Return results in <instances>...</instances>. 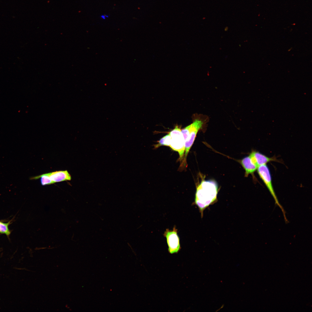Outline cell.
<instances>
[{
    "label": "cell",
    "mask_w": 312,
    "mask_h": 312,
    "mask_svg": "<svg viewBox=\"0 0 312 312\" xmlns=\"http://www.w3.org/2000/svg\"><path fill=\"white\" fill-rule=\"evenodd\" d=\"M218 187L213 181H203L196 188L194 204L198 207L202 217L204 210L217 201Z\"/></svg>",
    "instance_id": "6da1fadb"
},
{
    "label": "cell",
    "mask_w": 312,
    "mask_h": 312,
    "mask_svg": "<svg viewBox=\"0 0 312 312\" xmlns=\"http://www.w3.org/2000/svg\"><path fill=\"white\" fill-rule=\"evenodd\" d=\"M203 122L199 119H196L190 125L186 127L181 131L185 141V161L189 151L193 144L197 133L201 128Z\"/></svg>",
    "instance_id": "7a4b0ae2"
},
{
    "label": "cell",
    "mask_w": 312,
    "mask_h": 312,
    "mask_svg": "<svg viewBox=\"0 0 312 312\" xmlns=\"http://www.w3.org/2000/svg\"><path fill=\"white\" fill-rule=\"evenodd\" d=\"M257 170L260 178L264 183L273 197L275 204L281 209L284 215L285 220L287 222V220L286 218L284 210L279 203L274 190L272 182L271 176L268 167L266 164L261 165L258 167Z\"/></svg>",
    "instance_id": "3957f363"
},
{
    "label": "cell",
    "mask_w": 312,
    "mask_h": 312,
    "mask_svg": "<svg viewBox=\"0 0 312 312\" xmlns=\"http://www.w3.org/2000/svg\"><path fill=\"white\" fill-rule=\"evenodd\" d=\"M168 133L171 137L169 146L172 150L178 153L181 160L183 157L185 152V141L180 127L176 125Z\"/></svg>",
    "instance_id": "277c9868"
},
{
    "label": "cell",
    "mask_w": 312,
    "mask_h": 312,
    "mask_svg": "<svg viewBox=\"0 0 312 312\" xmlns=\"http://www.w3.org/2000/svg\"><path fill=\"white\" fill-rule=\"evenodd\" d=\"M164 235L166 239L168 252L171 254L178 253L181 249V246L177 230L175 226L172 230L166 229Z\"/></svg>",
    "instance_id": "5b68a950"
},
{
    "label": "cell",
    "mask_w": 312,
    "mask_h": 312,
    "mask_svg": "<svg viewBox=\"0 0 312 312\" xmlns=\"http://www.w3.org/2000/svg\"><path fill=\"white\" fill-rule=\"evenodd\" d=\"M249 155L258 167L261 165H266L271 161H278L277 159L275 157H269L256 151H252Z\"/></svg>",
    "instance_id": "8992f818"
},
{
    "label": "cell",
    "mask_w": 312,
    "mask_h": 312,
    "mask_svg": "<svg viewBox=\"0 0 312 312\" xmlns=\"http://www.w3.org/2000/svg\"><path fill=\"white\" fill-rule=\"evenodd\" d=\"M49 177L53 183L71 180L70 175L67 170H60L48 173Z\"/></svg>",
    "instance_id": "52a82bcc"
},
{
    "label": "cell",
    "mask_w": 312,
    "mask_h": 312,
    "mask_svg": "<svg viewBox=\"0 0 312 312\" xmlns=\"http://www.w3.org/2000/svg\"><path fill=\"white\" fill-rule=\"evenodd\" d=\"M241 164L245 170V176L253 174L257 170L258 166L255 164L249 155L241 161Z\"/></svg>",
    "instance_id": "ba28073f"
},
{
    "label": "cell",
    "mask_w": 312,
    "mask_h": 312,
    "mask_svg": "<svg viewBox=\"0 0 312 312\" xmlns=\"http://www.w3.org/2000/svg\"><path fill=\"white\" fill-rule=\"evenodd\" d=\"M40 178V183L42 185H49L53 183L50 179L48 173L30 177V179H37Z\"/></svg>",
    "instance_id": "9c48e42d"
},
{
    "label": "cell",
    "mask_w": 312,
    "mask_h": 312,
    "mask_svg": "<svg viewBox=\"0 0 312 312\" xmlns=\"http://www.w3.org/2000/svg\"><path fill=\"white\" fill-rule=\"evenodd\" d=\"M171 140V137L168 133L161 138L158 141V143L155 145V148H157L161 146H169Z\"/></svg>",
    "instance_id": "30bf717a"
},
{
    "label": "cell",
    "mask_w": 312,
    "mask_h": 312,
    "mask_svg": "<svg viewBox=\"0 0 312 312\" xmlns=\"http://www.w3.org/2000/svg\"><path fill=\"white\" fill-rule=\"evenodd\" d=\"M10 223V222L5 223L0 221V233L5 234L8 236L10 235L11 231L9 229L8 226Z\"/></svg>",
    "instance_id": "8fae6325"
},
{
    "label": "cell",
    "mask_w": 312,
    "mask_h": 312,
    "mask_svg": "<svg viewBox=\"0 0 312 312\" xmlns=\"http://www.w3.org/2000/svg\"><path fill=\"white\" fill-rule=\"evenodd\" d=\"M100 17L102 19H103V20L105 19H106V17H105V15H101L100 16Z\"/></svg>",
    "instance_id": "7c38bea8"
},
{
    "label": "cell",
    "mask_w": 312,
    "mask_h": 312,
    "mask_svg": "<svg viewBox=\"0 0 312 312\" xmlns=\"http://www.w3.org/2000/svg\"><path fill=\"white\" fill-rule=\"evenodd\" d=\"M228 28L227 27H226L225 28V31H226L228 30Z\"/></svg>",
    "instance_id": "4fadbf2b"
}]
</instances>
